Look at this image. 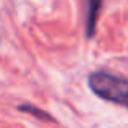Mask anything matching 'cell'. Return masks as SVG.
Returning <instances> with one entry per match:
<instances>
[{
  "label": "cell",
  "mask_w": 128,
  "mask_h": 128,
  "mask_svg": "<svg viewBox=\"0 0 128 128\" xmlns=\"http://www.w3.org/2000/svg\"><path fill=\"white\" fill-rule=\"evenodd\" d=\"M88 84L100 99L128 107V80L107 72H94L88 76Z\"/></svg>",
  "instance_id": "cell-1"
},
{
  "label": "cell",
  "mask_w": 128,
  "mask_h": 128,
  "mask_svg": "<svg viewBox=\"0 0 128 128\" xmlns=\"http://www.w3.org/2000/svg\"><path fill=\"white\" fill-rule=\"evenodd\" d=\"M102 8V0H86V38L92 39L96 34L97 28V20H99V13Z\"/></svg>",
  "instance_id": "cell-2"
},
{
  "label": "cell",
  "mask_w": 128,
  "mask_h": 128,
  "mask_svg": "<svg viewBox=\"0 0 128 128\" xmlns=\"http://www.w3.org/2000/svg\"><path fill=\"white\" fill-rule=\"evenodd\" d=\"M18 110L26 112V114H29V115L39 118V120H44V122H55V118H54L49 112H46V110L39 109V107H36V106H31V104H21V106H18Z\"/></svg>",
  "instance_id": "cell-3"
}]
</instances>
